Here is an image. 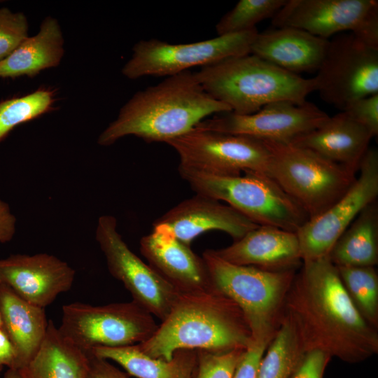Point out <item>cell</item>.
Segmentation results:
<instances>
[{"mask_svg":"<svg viewBox=\"0 0 378 378\" xmlns=\"http://www.w3.org/2000/svg\"><path fill=\"white\" fill-rule=\"evenodd\" d=\"M283 316L304 352L318 350L349 363L378 352L377 328L360 314L328 256L302 261L286 295Z\"/></svg>","mask_w":378,"mask_h":378,"instance_id":"1","label":"cell"},{"mask_svg":"<svg viewBox=\"0 0 378 378\" xmlns=\"http://www.w3.org/2000/svg\"><path fill=\"white\" fill-rule=\"evenodd\" d=\"M231 111L204 90L195 73L186 71L135 93L101 133L97 143L111 146L128 135L148 143H167L209 115Z\"/></svg>","mask_w":378,"mask_h":378,"instance_id":"2","label":"cell"},{"mask_svg":"<svg viewBox=\"0 0 378 378\" xmlns=\"http://www.w3.org/2000/svg\"><path fill=\"white\" fill-rule=\"evenodd\" d=\"M252 342L251 330L241 309L211 287L179 293L153 336L137 346L150 357L169 360L181 349L245 350Z\"/></svg>","mask_w":378,"mask_h":378,"instance_id":"3","label":"cell"},{"mask_svg":"<svg viewBox=\"0 0 378 378\" xmlns=\"http://www.w3.org/2000/svg\"><path fill=\"white\" fill-rule=\"evenodd\" d=\"M195 74L209 95L239 115L278 101L301 104L316 91L314 78H302L251 53L201 67Z\"/></svg>","mask_w":378,"mask_h":378,"instance_id":"4","label":"cell"},{"mask_svg":"<svg viewBox=\"0 0 378 378\" xmlns=\"http://www.w3.org/2000/svg\"><path fill=\"white\" fill-rule=\"evenodd\" d=\"M211 287L243 312L255 340L271 342L282 317L286 295L298 270L270 271L229 262L214 249L202 254Z\"/></svg>","mask_w":378,"mask_h":378,"instance_id":"5","label":"cell"},{"mask_svg":"<svg viewBox=\"0 0 378 378\" xmlns=\"http://www.w3.org/2000/svg\"><path fill=\"white\" fill-rule=\"evenodd\" d=\"M197 195L223 201L258 225L297 232L309 220L304 211L267 174L218 175L178 166Z\"/></svg>","mask_w":378,"mask_h":378,"instance_id":"6","label":"cell"},{"mask_svg":"<svg viewBox=\"0 0 378 378\" xmlns=\"http://www.w3.org/2000/svg\"><path fill=\"white\" fill-rule=\"evenodd\" d=\"M263 141L270 154L267 175L309 219L329 209L356 179V173L309 149L290 142Z\"/></svg>","mask_w":378,"mask_h":378,"instance_id":"7","label":"cell"},{"mask_svg":"<svg viewBox=\"0 0 378 378\" xmlns=\"http://www.w3.org/2000/svg\"><path fill=\"white\" fill-rule=\"evenodd\" d=\"M153 315L134 301L94 306L74 302L62 307L59 330L85 351L99 346L143 343L156 331Z\"/></svg>","mask_w":378,"mask_h":378,"instance_id":"8","label":"cell"},{"mask_svg":"<svg viewBox=\"0 0 378 378\" xmlns=\"http://www.w3.org/2000/svg\"><path fill=\"white\" fill-rule=\"evenodd\" d=\"M256 28L218 36L209 40L172 44L155 38L142 40L133 47L131 58L122 69L130 79L171 76L192 67L205 66L232 57L251 53Z\"/></svg>","mask_w":378,"mask_h":378,"instance_id":"9","label":"cell"},{"mask_svg":"<svg viewBox=\"0 0 378 378\" xmlns=\"http://www.w3.org/2000/svg\"><path fill=\"white\" fill-rule=\"evenodd\" d=\"M166 144L178 153L179 167L218 175L267 174L270 154L260 139L195 127Z\"/></svg>","mask_w":378,"mask_h":378,"instance_id":"10","label":"cell"},{"mask_svg":"<svg viewBox=\"0 0 378 378\" xmlns=\"http://www.w3.org/2000/svg\"><path fill=\"white\" fill-rule=\"evenodd\" d=\"M316 72V91L343 111L355 100L378 94V49L351 33L335 37Z\"/></svg>","mask_w":378,"mask_h":378,"instance_id":"11","label":"cell"},{"mask_svg":"<svg viewBox=\"0 0 378 378\" xmlns=\"http://www.w3.org/2000/svg\"><path fill=\"white\" fill-rule=\"evenodd\" d=\"M272 19L276 28H298L325 39L350 31L378 49L377 0H286Z\"/></svg>","mask_w":378,"mask_h":378,"instance_id":"12","label":"cell"},{"mask_svg":"<svg viewBox=\"0 0 378 378\" xmlns=\"http://www.w3.org/2000/svg\"><path fill=\"white\" fill-rule=\"evenodd\" d=\"M95 236L110 274L122 283L133 301L164 320L179 293L130 249L118 231L114 216L99 218Z\"/></svg>","mask_w":378,"mask_h":378,"instance_id":"13","label":"cell"},{"mask_svg":"<svg viewBox=\"0 0 378 378\" xmlns=\"http://www.w3.org/2000/svg\"><path fill=\"white\" fill-rule=\"evenodd\" d=\"M358 176L346 192L319 216L309 219L296 232L302 261L328 256L340 235L378 197V151L369 148Z\"/></svg>","mask_w":378,"mask_h":378,"instance_id":"14","label":"cell"},{"mask_svg":"<svg viewBox=\"0 0 378 378\" xmlns=\"http://www.w3.org/2000/svg\"><path fill=\"white\" fill-rule=\"evenodd\" d=\"M329 115L307 101L270 103L255 113L239 115L227 112L201 121L195 127L262 141L290 142L321 125Z\"/></svg>","mask_w":378,"mask_h":378,"instance_id":"15","label":"cell"},{"mask_svg":"<svg viewBox=\"0 0 378 378\" xmlns=\"http://www.w3.org/2000/svg\"><path fill=\"white\" fill-rule=\"evenodd\" d=\"M75 274L68 263L48 253L17 254L0 260V284L41 308L52 303L60 293L68 291Z\"/></svg>","mask_w":378,"mask_h":378,"instance_id":"16","label":"cell"},{"mask_svg":"<svg viewBox=\"0 0 378 378\" xmlns=\"http://www.w3.org/2000/svg\"><path fill=\"white\" fill-rule=\"evenodd\" d=\"M140 251L154 269L178 293L211 288L206 264L189 245L162 225L140 240Z\"/></svg>","mask_w":378,"mask_h":378,"instance_id":"17","label":"cell"},{"mask_svg":"<svg viewBox=\"0 0 378 378\" xmlns=\"http://www.w3.org/2000/svg\"><path fill=\"white\" fill-rule=\"evenodd\" d=\"M153 224L166 227L189 246L197 237L211 230L224 232L237 240L259 226L230 206L197 194L174 206Z\"/></svg>","mask_w":378,"mask_h":378,"instance_id":"18","label":"cell"},{"mask_svg":"<svg viewBox=\"0 0 378 378\" xmlns=\"http://www.w3.org/2000/svg\"><path fill=\"white\" fill-rule=\"evenodd\" d=\"M214 251L229 262L270 271L297 270L302 263L297 234L272 226L259 225Z\"/></svg>","mask_w":378,"mask_h":378,"instance_id":"19","label":"cell"},{"mask_svg":"<svg viewBox=\"0 0 378 378\" xmlns=\"http://www.w3.org/2000/svg\"><path fill=\"white\" fill-rule=\"evenodd\" d=\"M372 138L367 128L342 111L290 143L356 173Z\"/></svg>","mask_w":378,"mask_h":378,"instance_id":"20","label":"cell"},{"mask_svg":"<svg viewBox=\"0 0 378 378\" xmlns=\"http://www.w3.org/2000/svg\"><path fill=\"white\" fill-rule=\"evenodd\" d=\"M329 40L294 27H279L257 34L251 53L288 72L317 71Z\"/></svg>","mask_w":378,"mask_h":378,"instance_id":"21","label":"cell"},{"mask_svg":"<svg viewBox=\"0 0 378 378\" xmlns=\"http://www.w3.org/2000/svg\"><path fill=\"white\" fill-rule=\"evenodd\" d=\"M1 328L17 354L15 370L24 368L39 349L46 336L48 321L44 308L25 301L9 286L0 284Z\"/></svg>","mask_w":378,"mask_h":378,"instance_id":"22","label":"cell"},{"mask_svg":"<svg viewBox=\"0 0 378 378\" xmlns=\"http://www.w3.org/2000/svg\"><path fill=\"white\" fill-rule=\"evenodd\" d=\"M63 44L58 22L53 18H46L36 35L27 37L0 62V77H32L43 69L57 66L64 55Z\"/></svg>","mask_w":378,"mask_h":378,"instance_id":"23","label":"cell"},{"mask_svg":"<svg viewBox=\"0 0 378 378\" xmlns=\"http://www.w3.org/2000/svg\"><path fill=\"white\" fill-rule=\"evenodd\" d=\"M88 365V352L64 337L49 320L39 349L19 371L24 378H87Z\"/></svg>","mask_w":378,"mask_h":378,"instance_id":"24","label":"cell"},{"mask_svg":"<svg viewBox=\"0 0 378 378\" xmlns=\"http://www.w3.org/2000/svg\"><path fill=\"white\" fill-rule=\"evenodd\" d=\"M90 351L115 361L128 374L137 378H192L197 363V351L189 349L175 351L169 360L150 357L137 344L99 346Z\"/></svg>","mask_w":378,"mask_h":378,"instance_id":"25","label":"cell"},{"mask_svg":"<svg viewBox=\"0 0 378 378\" xmlns=\"http://www.w3.org/2000/svg\"><path fill=\"white\" fill-rule=\"evenodd\" d=\"M328 257L336 267H375L378 263L377 200L359 213Z\"/></svg>","mask_w":378,"mask_h":378,"instance_id":"26","label":"cell"},{"mask_svg":"<svg viewBox=\"0 0 378 378\" xmlns=\"http://www.w3.org/2000/svg\"><path fill=\"white\" fill-rule=\"evenodd\" d=\"M266 350L256 378H290L305 353L292 325L284 316Z\"/></svg>","mask_w":378,"mask_h":378,"instance_id":"27","label":"cell"},{"mask_svg":"<svg viewBox=\"0 0 378 378\" xmlns=\"http://www.w3.org/2000/svg\"><path fill=\"white\" fill-rule=\"evenodd\" d=\"M351 301L373 327H378V274L374 267H337Z\"/></svg>","mask_w":378,"mask_h":378,"instance_id":"28","label":"cell"},{"mask_svg":"<svg viewBox=\"0 0 378 378\" xmlns=\"http://www.w3.org/2000/svg\"><path fill=\"white\" fill-rule=\"evenodd\" d=\"M55 93L41 88L22 97L0 102V141L18 125L54 109Z\"/></svg>","mask_w":378,"mask_h":378,"instance_id":"29","label":"cell"},{"mask_svg":"<svg viewBox=\"0 0 378 378\" xmlns=\"http://www.w3.org/2000/svg\"><path fill=\"white\" fill-rule=\"evenodd\" d=\"M286 0H240L216 24L218 36L253 29L260 21L273 18Z\"/></svg>","mask_w":378,"mask_h":378,"instance_id":"30","label":"cell"},{"mask_svg":"<svg viewBox=\"0 0 378 378\" xmlns=\"http://www.w3.org/2000/svg\"><path fill=\"white\" fill-rule=\"evenodd\" d=\"M244 349L223 352L197 351L192 378H233Z\"/></svg>","mask_w":378,"mask_h":378,"instance_id":"31","label":"cell"},{"mask_svg":"<svg viewBox=\"0 0 378 378\" xmlns=\"http://www.w3.org/2000/svg\"><path fill=\"white\" fill-rule=\"evenodd\" d=\"M27 33L28 23L23 13L0 8V62L28 37Z\"/></svg>","mask_w":378,"mask_h":378,"instance_id":"32","label":"cell"},{"mask_svg":"<svg viewBox=\"0 0 378 378\" xmlns=\"http://www.w3.org/2000/svg\"><path fill=\"white\" fill-rule=\"evenodd\" d=\"M343 111L367 128L373 137L378 134V94L355 100Z\"/></svg>","mask_w":378,"mask_h":378,"instance_id":"33","label":"cell"},{"mask_svg":"<svg viewBox=\"0 0 378 378\" xmlns=\"http://www.w3.org/2000/svg\"><path fill=\"white\" fill-rule=\"evenodd\" d=\"M269 344L268 341L253 338L237 365L233 378H256L260 361Z\"/></svg>","mask_w":378,"mask_h":378,"instance_id":"34","label":"cell"},{"mask_svg":"<svg viewBox=\"0 0 378 378\" xmlns=\"http://www.w3.org/2000/svg\"><path fill=\"white\" fill-rule=\"evenodd\" d=\"M331 358L330 356L318 350L307 351L290 378H323Z\"/></svg>","mask_w":378,"mask_h":378,"instance_id":"35","label":"cell"},{"mask_svg":"<svg viewBox=\"0 0 378 378\" xmlns=\"http://www.w3.org/2000/svg\"><path fill=\"white\" fill-rule=\"evenodd\" d=\"M89 358L87 378H129L108 360L99 357L91 351H87Z\"/></svg>","mask_w":378,"mask_h":378,"instance_id":"36","label":"cell"},{"mask_svg":"<svg viewBox=\"0 0 378 378\" xmlns=\"http://www.w3.org/2000/svg\"><path fill=\"white\" fill-rule=\"evenodd\" d=\"M16 218L11 213L9 205L0 200V242L10 241L15 233Z\"/></svg>","mask_w":378,"mask_h":378,"instance_id":"37","label":"cell"},{"mask_svg":"<svg viewBox=\"0 0 378 378\" xmlns=\"http://www.w3.org/2000/svg\"><path fill=\"white\" fill-rule=\"evenodd\" d=\"M17 354L7 335L0 328V372L4 367L15 369Z\"/></svg>","mask_w":378,"mask_h":378,"instance_id":"38","label":"cell"},{"mask_svg":"<svg viewBox=\"0 0 378 378\" xmlns=\"http://www.w3.org/2000/svg\"><path fill=\"white\" fill-rule=\"evenodd\" d=\"M4 378H24V377L19 370L8 368L5 372Z\"/></svg>","mask_w":378,"mask_h":378,"instance_id":"39","label":"cell"},{"mask_svg":"<svg viewBox=\"0 0 378 378\" xmlns=\"http://www.w3.org/2000/svg\"><path fill=\"white\" fill-rule=\"evenodd\" d=\"M1 326H2V322H1V315H0V328H1Z\"/></svg>","mask_w":378,"mask_h":378,"instance_id":"40","label":"cell"}]
</instances>
